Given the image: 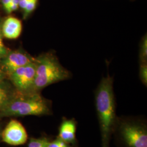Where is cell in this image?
Wrapping results in <instances>:
<instances>
[{
  "label": "cell",
  "mask_w": 147,
  "mask_h": 147,
  "mask_svg": "<svg viewBox=\"0 0 147 147\" xmlns=\"http://www.w3.org/2000/svg\"><path fill=\"white\" fill-rule=\"evenodd\" d=\"M113 79L108 75L101 79L95 94L101 147H110L117 116L113 92Z\"/></svg>",
  "instance_id": "obj_1"
},
{
  "label": "cell",
  "mask_w": 147,
  "mask_h": 147,
  "mask_svg": "<svg viewBox=\"0 0 147 147\" xmlns=\"http://www.w3.org/2000/svg\"><path fill=\"white\" fill-rule=\"evenodd\" d=\"M112 136L121 147H147L146 121L139 117H118Z\"/></svg>",
  "instance_id": "obj_2"
},
{
  "label": "cell",
  "mask_w": 147,
  "mask_h": 147,
  "mask_svg": "<svg viewBox=\"0 0 147 147\" xmlns=\"http://www.w3.org/2000/svg\"><path fill=\"white\" fill-rule=\"evenodd\" d=\"M51 113L49 101L34 92L8 101L0 110V117H3L44 116Z\"/></svg>",
  "instance_id": "obj_3"
},
{
  "label": "cell",
  "mask_w": 147,
  "mask_h": 147,
  "mask_svg": "<svg viewBox=\"0 0 147 147\" xmlns=\"http://www.w3.org/2000/svg\"><path fill=\"white\" fill-rule=\"evenodd\" d=\"M36 76L32 92L42 89L50 84L70 78L71 74L59 63L52 54H47L35 59Z\"/></svg>",
  "instance_id": "obj_4"
},
{
  "label": "cell",
  "mask_w": 147,
  "mask_h": 147,
  "mask_svg": "<svg viewBox=\"0 0 147 147\" xmlns=\"http://www.w3.org/2000/svg\"><path fill=\"white\" fill-rule=\"evenodd\" d=\"M36 71V64L34 61L11 73V81L16 87L20 91L24 92H32Z\"/></svg>",
  "instance_id": "obj_5"
},
{
  "label": "cell",
  "mask_w": 147,
  "mask_h": 147,
  "mask_svg": "<svg viewBox=\"0 0 147 147\" xmlns=\"http://www.w3.org/2000/svg\"><path fill=\"white\" fill-rule=\"evenodd\" d=\"M28 135L24 126L19 121L11 119L2 130L1 140L11 146H19L27 142Z\"/></svg>",
  "instance_id": "obj_6"
},
{
  "label": "cell",
  "mask_w": 147,
  "mask_h": 147,
  "mask_svg": "<svg viewBox=\"0 0 147 147\" xmlns=\"http://www.w3.org/2000/svg\"><path fill=\"white\" fill-rule=\"evenodd\" d=\"M76 127L77 123L75 119L63 118L59 127L57 138L69 144L77 147Z\"/></svg>",
  "instance_id": "obj_7"
},
{
  "label": "cell",
  "mask_w": 147,
  "mask_h": 147,
  "mask_svg": "<svg viewBox=\"0 0 147 147\" xmlns=\"http://www.w3.org/2000/svg\"><path fill=\"white\" fill-rule=\"evenodd\" d=\"M35 60L24 53L13 52L6 56L3 62L5 70L11 74L16 69L34 62Z\"/></svg>",
  "instance_id": "obj_8"
},
{
  "label": "cell",
  "mask_w": 147,
  "mask_h": 147,
  "mask_svg": "<svg viewBox=\"0 0 147 147\" xmlns=\"http://www.w3.org/2000/svg\"><path fill=\"white\" fill-rule=\"evenodd\" d=\"M22 31L21 21L17 18L9 17L4 22L2 26V33L7 39H14L20 36Z\"/></svg>",
  "instance_id": "obj_9"
},
{
  "label": "cell",
  "mask_w": 147,
  "mask_h": 147,
  "mask_svg": "<svg viewBox=\"0 0 147 147\" xmlns=\"http://www.w3.org/2000/svg\"><path fill=\"white\" fill-rule=\"evenodd\" d=\"M140 59L141 63L147 62V38L146 34L142 38L140 49Z\"/></svg>",
  "instance_id": "obj_10"
},
{
  "label": "cell",
  "mask_w": 147,
  "mask_h": 147,
  "mask_svg": "<svg viewBox=\"0 0 147 147\" xmlns=\"http://www.w3.org/2000/svg\"><path fill=\"white\" fill-rule=\"evenodd\" d=\"M49 140L45 138H30L28 147H47V143Z\"/></svg>",
  "instance_id": "obj_11"
},
{
  "label": "cell",
  "mask_w": 147,
  "mask_h": 147,
  "mask_svg": "<svg viewBox=\"0 0 147 147\" xmlns=\"http://www.w3.org/2000/svg\"><path fill=\"white\" fill-rule=\"evenodd\" d=\"M9 101V95L7 89L0 86V110Z\"/></svg>",
  "instance_id": "obj_12"
},
{
  "label": "cell",
  "mask_w": 147,
  "mask_h": 147,
  "mask_svg": "<svg viewBox=\"0 0 147 147\" xmlns=\"http://www.w3.org/2000/svg\"><path fill=\"white\" fill-rule=\"evenodd\" d=\"M140 78L144 85H147V62L141 63L140 68Z\"/></svg>",
  "instance_id": "obj_13"
},
{
  "label": "cell",
  "mask_w": 147,
  "mask_h": 147,
  "mask_svg": "<svg viewBox=\"0 0 147 147\" xmlns=\"http://www.w3.org/2000/svg\"><path fill=\"white\" fill-rule=\"evenodd\" d=\"M47 147H78L69 144L62 140L57 138L53 141H49Z\"/></svg>",
  "instance_id": "obj_14"
},
{
  "label": "cell",
  "mask_w": 147,
  "mask_h": 147,
  "mask_svg": "<svg viewBox=\"0 0 147 147\" xmlns=\"http://www.w3.org/2000/svg\"><path fill=\"white\" fill-rule=\"evenodd\" d=\"M37 0H30L27 3L25 9H24V16L26 18L34 11L37 5Z\"/></svg>",
  "instance_id": "obj_15"
},
{
  "label": "cell",
  "mask_w": 147,
  "mask_h": 147,
  "mask_svg": "<svg viewBox=\"0 0 147 147\" xmlns=\"http://www.w3.org/2000/svg\"><path fill=\"white\" fill-rule=\"evenodd\" d=\"M6 53H7V51H6L5 45L2 42L1 34L0 32V57H2L3 56L5 55Z\"/></svg>",
  "instance_id": "obj_16"
},
{
  "label": "cell",
  "mask_w": 147,
  "mask_h": 147,
  "mask_svg": "<svg viewBox=\"0 0 147 147\" xmlns=\"http://www.w3.org/2000/svg\"><path fill=\"white\" fill-rule=\"evenodd\" d=\"M2 3L5 11H7L9 6L11 3V0H2Z\"/></svg>",
  "instance_id": "obj_17"
},
{
  "label": "cell",
  "mask_w": 147,
  "mask_h": 147,
  "mask_svg": "<svg viewBox=\"0 0 147 147\" xmlns=\"http://www.w3.org/2000/svg\"><path fill=\"white\" fill-rule=\"evenodd\" d=\"M30 0H20V3H19V6L22 8V9H25L26 7L27 3H28V2L30 1Z\"/></svg>",
  "instance_id": "obj_18"
},
{
  "label": "cell",
  "mask_w": 147,
  "mask_h": 147,
  "mask_svg": "<svg viewBox=\"0 0 147 147\" xmlns=\"http://www.w3.org/2000/svg\"><path fill=\"white\" fill-rule=\"evenodd\" d=\"M20 1V0H11V3L16 5H19Z\"/></svg>",
  "instance_id": "obj_19"
},
{
  "label": "cell",
  "mask_w": 147,
  "mask_h": 147,
  "mask_svg": "<svg viewBox=\"0 0 147 147\" xmlns=\"http://www.w3.org/2000/svg\"><path fill=\"white\" fill-rule=\"evenodd\" d=\"M2 131V126L0 125V140L1 139V134Z\"/></svg>",
  "instance_id": "obj_20"
},
{
  "label": "cell",
  "mask_w": 147,
  "mask_h": 147,
  "mask_svg": "<svg viewBox=\"0 0 147 147\" xmlns=\"http://www.w3.org/2000/svg\"><path fill=\"white\" fill-rule=\"evenodd\" d=\"M2 75L1 73L0 72V82H1V80H2Z\"/></svg>",
  "instance_id": "obj_21"
}]
</instances>
